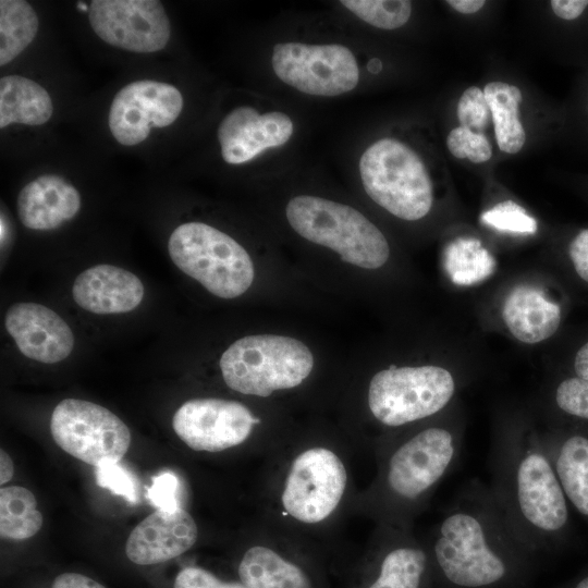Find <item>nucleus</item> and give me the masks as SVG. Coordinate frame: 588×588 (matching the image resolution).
I'll list each match as a JSON object with an SVG mask.
<instances>
[{
  "mask_svg": "<svg viewBox=\"0 0 588 588\" xmlns=\"http://www.w3.org/2000/svg\"><path fill=\"white\" fill-rule=\"evenodd\" d=\"M425 542L436 588H525L538 556L480 481L461 491Z\"/></svg>",
  "mask_w": 588,
  "mask_h": 588,
  "instance_id": "nucleus-1",
  "label": "nucleus"
},
{
  "mask_svg": "<svg viewBox=\"0 0 588 588\" xmlns=\"http://www.w3.org/2000/svg\"><path fill=\"white\" fill-rule=\"evenodd\" d=\"M491 473L489 488L514 532L536 555L549 549L568 510L542 439L534 431L503 433L491 450Z\"/></svg>",
  "mask_w": 588,
  "mask_h": 588,
  "instance_id": "nucleus-2",
  "label": "nucleus"
},
{
  "mask_svg": "<svg viewBox=\"0 0 588 588\" xmlns=\"http://www.w3.org/2000/svg\"><path fill=\"white\" fill-rule=\"evenodd\" d=\"M376 452L378 474L362 504L379 525L412 527L456 464L461 437L451 426L432 424L389 440Z\"/></svg>",
  "mask_w": 588,
  "mask_h": 588,
  "instance_id": "nucleus-3",
  "label": "nucleus"
},
{
  "mask_svg": "<svg viewBox=\"0 0 588 588\" xmlns=\"http://www.w3.org/2000/svg\"><path fill=\"white\" fill-rule=\"evenodd\" d=\"M284 461L272 492L279 516L303 530L333 522L345 506L351 488L345 454L317 443L293 450Z\"/></svg>",
  "mask_w": 588,
  "mask_h": 588,
  "instance_id": "nucleus-4",
  "label": "nucleus"
},
{
  "mask_svg": "<svg viewBox=\"0 0 588 588\" xmlns=\"http://www.w3.org/2000/svg\"><path fill=\"white\" fill-rule=\"evenodd\" d=\"M293 230L307 241L338 253L351 265L378 269L390 256L382 232L355 208L317 196L293 197L285 209Z\"/></svg>",
  "mask_w": 588,
  "mask_h": 588,
  "instance_id": "nucleus-5",
  "label": "nucleus"
},
{
  "mask_svg": "<svg viewBox=\"0 0 588 588\" xmlns=\"http://www.w3.org/2000/svg\"><path fill=\"white\" fill-rule=\"evenodd\" d=\"M225 384L242 394L268 397L301 385L314 367L310 350L284 335L258 334L236 340L222 354Z\"/></svg>",
  "mask_w": 588,
  "mask_h": 588,
  "instance_id": "nucleus-6",
  "label": "nucleus"
},
{
  "mask_svg": "<svg viewBox=\"0 0 588 588\" xmlns=\"http://www.w3.org/2000/svg\"><path fill=\"white\" fill-rule=\"evenodd\" d=\"M359 174L367 195L402 220H419L432 207L433 185L424 161L396 138L368 146L359 159Z\"/></svg>",
  "mask_w": 588,
  "mask_h": 588,
  "instance_id": "nucleus-7",
  "label": "nucleus"
},
{
  "mask_svg": "<svg viewBox=\"0 0 588 588\" xmlns=\"http://www.w3.org/2000/svg\"><path fill=\"white\" fill-rule=\"evenodd\" d=\"M168 250L173 264L221 298L245 293L255 277L246 249L226 233L203 222H186L170 235Z\"/></svg>",
  "mask_w": 588,
  "mask_h": 588,
  "instance_id": "nucleus-8",
  "label": "nucleus"
},
{
  "mask_svg": "<svg viewBox=\"0 0 588 588\" xmlns=\"http://www.w3.org/2000/svg\"><path fill=\"white\" fill-rule=\"evenodd\" d=\"M455 391V379L446 368L390 366L370 379L367 405L378 424L396 429L438 415Z\"/></svg>",
  "mask_w": 588,
  "mask_h": 588,
  "instance_id": "nucleus-9",
  "label": "nucleus"
},
{
  "mask_svg": "<svg viewBox=\"0 0 588 588\" xmlns=\"http://www.w3.org/2000/svg\"><path fill=\"white\" fill-rule=\"evenodd\" d=\"M50 431L66 453L95 467L119 463L131 432L108 408L79 399H64L53 409Z\"/></svg>",
  "mask_w": 588,
  "mask_h": 588,
  "instance_id": "nucleus-10",
  "label": "nucleus"
},
{
  "mask_svg": "<svg viewBox=\"0 0 588 588\" xmlns=\"http://www.w3.org/2000/svg\"><path fill=\"white\" fill-rule=\"evenodd\" d=\"M348 588H436L426 542L412 527L379 525Z\"/></svg>",
  "mask_w": 588,
  "mask_h": 588,
  "instance_id": "nucleus-11",
  "label": "nucleus"
},
{
  "mask_svg": "<svg viewBox=\"0 0 588 588\" xmlns=\"http://www.w3.org/2000/svg\"><path fill=\"white\" fill-rule=\"evenodd\" d=\"M271 64L284 84L313 96H339L359 81L354 53L339 44L280 42L273 47Z\"/></svg>",
  "mask_w": 588,
  "mask_h": 588,
  "instance_id": "nucleus-12",
  "label": "nucleus"
},
{
  "mask_svg": "<svg viewBox=\"0 0 588 588\" xmlns=\"http://www.w3.org/2000/svg\"><path fill=\"white\" fill-rule=\"evenodd\" d=\"M88 19L101 40L131 52L160 51L171 35L170 20L158 0H94Z\"/></svg>",
  "mask_w": 588,
  "mask_h": 588,
  "instance_id": "nucleus-13",
  "label": "nucleus"
},
{
  "mask_svg": "<svg viewBox=\"0 0 588 588\" xmlns=\"http://www.w3.org/2000/svg\"><path fill=\"white\" fill-rule=\"evenodd\" d=\"M259 424L260 418L241 402L216 397L189 400L172 418L176 436L188 448L210 453L241 445Z\"/></svg>",
  "mask_w": 588,
  "mask_h": 588,
  "instance_id": "nucleus-14",
  "label": "nucleus"
},
{
  "mask_svg": "<svg viewBox=\"0 0 588 588\" xmlns=\"http://www.w3.org/2000/svg\"><path fill=\"white\" fill-rule=\"evenodd\" d=\"M183 109L181 91L173 85L152 79L132 82L113 97L109 110V130L124 146L144 142L151 125L172 124Z\"/></svg>",
  "mask_w": 588,
  "mask_h": 588,
  "instance_id": "nucleus-15",
  "label": "nucleus"
},
{
  "mask_svg": "<svg viewBox=\"0 0 588 588\" xmlns=\"http://www.w3.org/2000/svg\"><path fill=\"white\" fill-rule=\"evenodd\" d=\"M237 575L247 588H328L321 560L299 547L273 540L247 547Z\"/></svg>",
  "mask_w": 588,
  "mask_h": 588,
  "instance_id": "nucleus-16",
  "label": "nucleus"
},
{
  "mask_svg": "<svg viewBox=\"0 0 588 588\" xmlns=\"http://www.w3.org/2000/svg\"><path fill=\"white\" fill-rule=\"evenodd\" d=\"M293 132V121L287 114L280 111L259 113L244 106L222 119L217 135L223 160L229 164H242L269 148L284 145Z\"/></svg>",
  "mask_w": 588,
  "mask_h": 588,
  "instance_id": "nucleus-17",
  "label": "nucleus"
},
{
  "mask_svg": "<svg viewBox=\"0 0 588 588\" xmlns=\"http://www.w3.org/2000/svg\"><path fill=\"white\" fill-rule=\"evenodd\" d=\"M4 324L20 352L39 363H59L74 347L73 332L64 319L38 303L13 304L5 313Z\"/></svg>",
  "mask_w": 588,
  "mask_h": 588,
  "instance_id": "nucleus-18",
  "label": "nucleus"
},
{
  "mask_svg": "<svg viewBox=\"0 0 588 588\" xmlns=\"http://www.w3.org/2000/svg\"><path fill=\"white\" fill-rule=\"evenodd\" d=\"M197 537V524L188 512L157 510L132 530L125 553L138 565L159 564L189 550Z\"/></svg>",
  "mask_w": 588,
  "mask_h": 588,
  "instance_id": "nucleus-19",
  "label": "nucleus"
},
{
  "mask_svg": "<svg viewBox=\"0 0 588 588\" xmlns=\"http://www.w3.org/2000/svg\"><path fill=\"white\" fill-rule=\"evenodd\" d=\"M74 302L98 315L124 314L144 298V285L131 271L112 265H97L84 270L72 286Z\"/></svg>",
  "mask_w": 588,
  "mask_h": 588,
  "instance_id": "nucleus-20",
  "label": "nucleus"
},
{
  "mask_svg": "<svg viewBox=\"0 0 588 588\" xmlns=\"http://www.w3.org/2000/svg\"><path fill=\"white\" fill-rule=\"evenodd\" d=\"M82 205L78 191L62 176L42 174L27 183L17 196V215L32 230H53L76 216Z\"/></svg>",
  "mask_w": 588,
  "mask_h": 588,
  "instance_id": "nucleus-21",
  "label": "nucleus"
},
{
  "mask_svg": "<svg viewBox=\"0 0 588 588\" xmlns=\"http://www.w3.org/2000/svg\"><path fill=\"white\" fill-rule=\"evenodd\" d=\"M502 316L511 334L527 344L552 336L561 322L560 306L535 285H516L505 297Z\"/></svg>",
  "mask_w": 588,
  "mask_h": 588,
  "instance_id": "nucleus-22",
  "label": "nucleus"
},
{
  "mask_svg": "<svg viewBox=\"0 0 588 588\" xmlns=\"http://www.w3.org/2000/svg\"><path fill=\"white\" fill-rule=\"evenodd\" d=\"M566 499L588 517V438L573 434L564 440H542Z\"/></svg>",
  "mask_w": 588,
  "mask_h": 588,
  "instance_id": "nucleus-23",
  "label": "nucleus"
},
{
  "mask_svg": "<svg viewBox=\"0 0 588 588\" xmlns=\"http://www.w3.org/2000/svg\"><path fill=\"white\" fill-rule=\"evenodd\" d=\"M53 113L48 91L33 79L7 75L0 79V127L13 123L41 125Z\"/></svg>",
  "mask_w": 588,
  "mask_h": 588,
  "instance_id": "nucleus-24",
  "label": "nucleus"
},
{
  "mask_svg": "<svg viewBox=\"0 0 588 588\" xmlns=\"http://www.w3.org/2000/svg\"><path fill=\"white\" fill-rule=\"evenodd\" d=\"M489 105L498 147L506 154H517L526 142V132L519 119L523 101L520 89L505 82H490L483 87Z\"/></svg>",
  "mask_w": 588,
  "mask_h": 588,
  "instance_id": "nucleus-25",
  "label": "nucleus"
},
{
  "mask_svg": "<svg viewBox=\"0 0 588 588\" xmlns=\"http://www.w3.org/2000/svg\"><path fill=\"white\" fill-rule=\"evenodd\" d=\"M39 20L25 0L0 1V65L13 61L34 40Z\"/></svg>",
  "mask_w": 588,
  "mask_h": 588,
  "instance_id": "nucleus-26",
  "label": "nucleus"
},
{
  "mask_svg": "<svg viewBox=\"0 0 588 588\" xmlns=\"http://www.w3.org/2000/svg\"><path fill=\"white\" fill-rule=\"evenodd\" d=\"M42 526L35 495L24 487L11 486L0 490V535L11 540L33 537Z\"/></svg>",
  "mask_w": 588,
  "mask_h": 588,
  "instance_id": "nucleus-27",
  "label": "nucleus"
},
{
  "mask_svg": "<svg viewBox=\"0 0 588 588\" xmlns=\"http://www.w3.org/2000/svg\"><path fill=\"white\" fill-rule=\"evenodd\" d=\"M494 260L475 238H457L445 252V268L456 284L477 283L494 271Z\"/></svg>",
  "mask_w": 588,
  "mask_h": 588,
  "instance_id": "nucleus-28",
  "label": "nucleus"
},
{
  "mask_svg": "<svg viewBox=\"0 0 588 588\" xmlns=\"http://www.w3.org/2000/svg\"><path fill=\"white\" fill-rule=\"evenodd\" d=\"M341 3L362 21L381 29L405 25L412 14L407 0H343Z\"/></svg>",
  "mask_w": 588,
  "mask_h": 588,
  "instance_id": "nucleus-29",
  "label": "nucleus"
},
{
  "mask_svg": "<svg viewBox=\"0 0 588 588\" xmlns=\"http://www.w3.org/2000/svg\"><path fill=\"white\" fill-rule=\"evenodd\" d=\"M480 220L483 224L502 232L535 234L538 230L536 219L513 200H504L494 205L481 213Z\"/></svg>",
  "mask_w": 588,
  "mask_h": 588,
  "instance_id": "nucleus-30",
  "label": "nucleus"
},
{
  "mask_svg": "<svg viewBox=\"0 0 588 588\" xmlns=\"http://www.w3.org/2000/svg\"><path fill=\"white\" fill-rule=\"evenodd\" d=\"M446 146L452 156L467 158L473 163H483L492 157V145L485 133H476L461 125L449 133Z\"/></svg>",
  "mask_w": 588,
  "mask_h": 588,
  "instance_id": "nucleus-31",
  "label": "nucleus"
},
{
  "mask_svg": "<svg viewBox=\"0 0 588 588\" xmlns=\"http://www.w3.org/2000/svg\"><path fill=\"white\" fill-rule=\"evenodd\" d=\"M456 114L461 126L483 133L491 119L483 90L477 86L466 88L457 102Z\"/></svg>",
  "mask_w": 588,
  "mask_h": 588,
  "instance_id": "nucleus-32",
  "label": "nucleus"
},
{
  "mask_svg": "<svg viewBox=\"0 0 588 588\" xmlns=\"http://www.w3.org/2000/svg\"><path fill=\"white\" fill-rule=\"evenodd\" d=\"M556 406L567 415L588 420V380L572 377L555 389Z\"/></svg>",
  "mask_w": 588,
  "mask_h": 588,
  "instance_id": "nucleus-33",
  "label": "nucleus"
},
{
  "mask_svg": "<svg viewBox=\"0 0 588 588\" xmlns=\"http://www.w3.org/2000/svg\"><path fill=\"white\" fill-rule=\"evenodd\" d=\"M97 483L113 494L136 503L137 482L133 474L119 463H110L96 467Z\"/></svg>",
  "mask_w": 588,
  "mask_h": 588,
  "instance_id": "nucleus-34",
  "label": "nucleus"
},
{
  "mask_svg": "<svg viewBox=\"0 0 588 588\" xmlns=\"http://www.w3.org/2000/svg\"><path fill=\"white\" fill-rule=\"evenodd\" d=\"M180 481L172 471H162L152 478V483L147 490V498L158 510L175 511L180 509L177 500Z\"/></svg>",
  "mask_w": 588,
  "mask_h": 588,
  "instance_id": "nucleus-35",
  "label": "nucleus"
},
{
  "mask_svg": "<svg viewBox=\"0 0 588 588\" xmlns=\"http://www.w3.org/2000/svg\"><path fill=\"white\" fill-rule=\"evenodd\" d=\"M173 588H247L240 580H223L203 567L187 566L179 572Z\"/></svg>",
  "mask_w": 588,
  "mask_h": 588,
  "instance_id": "nucleus-36",
  "label": "nucleus"
},
{
  "mask_svg": "<svg viewBox=\"0 0 588 588\" xmlns=\"http://www.w3.org/2000/svg\"><path fill=\"white\" fill-rule=\"evenodd\" d=\"M568 256L577 274L588 283V228L580 230L572 238Z\"/></svg>",
  "mask_w": 588,
  "mask_h": 588,
  "instance_id": "nucleus-37",
  "label": "nucleus"
},
{
  "mask_svg": "<svg viewBox=\"0 0 588 588\" xmlns=\"http://www.w3.org/2000/svg\"><path fill=\"white\" fill-rule=\"evenodd\" d=\"M552 12L563 21H573L580 17L588 8V0H552Z\"/></svg>",
  "mask_w": 588,
  "mask_h": 588,
  "instance_id": "nucleus-38",
  "label": "nucleus"
},
{
  "mask_svg": "<svg viewBox=\"0 0 588 588\" xmlns=\"http://www.w3.org/2000/svg\"><path fill=\"white\" fill-rule=\"evenodd\" d=\"M52 588H106L96 580L78 574V573H63L56 577L52 584Z\"/></svg>",
  "mask_w": 588,
  "mask_h": 588,
  "instance_id": "nucleus-39",
  "label": "nucleus"
},
{
  "mask_svg": "<svg viewBox=\"0 0 588 588\" xmlns=\"http://www.w3.org/2000/svg\"><path fill=\"white\" fill-rule=\"evenodd\" d=\"M446 3L455 11L463 14L478 12L485 4L483 0H449Z\"/></svg>",
  "mask_w": 588,
  "mask_h": 588,
  "instance_id": "nucleus-40",
  "label": "nucleus"
},
{
  "mask_svg": "<svg viewBox=\"0 0 588 588\" xmlns=\"http://www.w3.org/2000/svg\"><path fill=\"white\" fill-rule=\"evenodd\" d=\"M574 369L576 377L588 380V342L585 343L576 353L574 359Z\"/></svg>",
  "mask_w": 588,
  "mask_h": 588,
  "instance_id": "nucleus-41",
  "label": "nucleus"
},
{
  "mask_svg": "<svg viewBox=\"0 0 588 588\" xmlns=\"http://www.w3.org/2000/svg\"><path fill=\"white\" fill-rule=\"evenodd\" d=\"M14 466L9 454L1 450L0 451V483L4 485L13 477Z\"/></svg>",
  "mask_w": 588,
  "mask_h": 588,
  "instance_id": "nucleus-42",
  "label": "nucleus"
},
{
  "mask_svg": "<svg viewBox=\"0 0 588 588\" xmlns=\"http://www.w3.org/2000/svg\"><path fill=\"white\" fill-rule=\"evenodd\" d=\"M574 588H588V575L580 579Z\"/></svg>",
  "mask_w": 588,
  "mask_h": 588,
  "instance_id": "nucleus-43",
  "label": "nucleus"
},
{
  "mask_svg": "<svg viewBox=\"0 0 588 588\" xmlns=\"http://www.w3.org/2000/svg\"><path fill=\"white\" fill-rule=\"evenodd\" d=\"M588 105V103H587Z\"/></svg>",
  "mask_w": 588,
  "mask_h": 588,
  "instance_id": "nucleus-44",
  "label": "nucleus"
}]
</instances>
